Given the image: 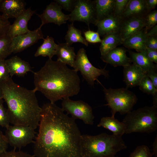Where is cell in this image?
<instances>
[{
	"label": "cell",
	"instance_id": "cell-15",
	"mask_svg": "<svg viewBox=\"0 0 157 157\" xmlns=\"http://www.w3.org/2000/svg\"><path fill=\"white\" fill-rule=\"evenodd\" d=\"M23 0H0V12L5 18L16 19L26 9Z\"/></svg>",
	"mask_w": 157,
	"mask_h": 157
},
{
	"label": "cell",
	"instance_id": "cell-43",
	"mask_svg": "<svg viewBox=\"0 0 157 157\" xmlns=\"http://www.w3.org/2000/svg\"><path fill=\"white\" fill-rule=\"evenodd\" d=\"M146 76L150 78L155 87L157 89V70L148 71L147 72Z\"/></svg>",
	"mask_w": 157,
	"mask_h": 157
},
{
	"label": "cell",
	"instance_id": "cell-49",
	"mask_svg": "<svg viewBox=\"0 0 157 157\" xmlns=\"http://www.w3.org/2000/svg\"><path fill=\"white\" fill-rule=\"evenodd\" d=\"M116 157L115 156H112V157Z\"/></svg>",
	"mask_w": 157,
	"mask_h": 157
},
{
	"label": "cell",
	"instance_id": "cell-36",
	"mask_svg": "<svg viewBox=\"0 0 157 157\" xmlns=\"http://www.w3.org/2000/svg\"><path fill=\"white\" fill-rule=\"evenodd\" d=\"M10 25L8 19L0 15V38L7 35Z\"/></svg>",
	"mask_w": 157,
	"mask_h": 157
},
{
	"label": "cell",
	"instance_id": "cell-19",
	"mask_svg": "<svg viewBox=\"0 0 157 157\" xmlns=\"http://www.w3.org/2000/svg\"><path fill=\"white\" fill-rule=\"evenodd\" d=\"M122 22L119 32L123 41L145 27L143 17H132Z\"/></svg>",
	"mask_w": 157,
	"mask_h": 157
},
{
	"label": "cell",
	"instance_id": "cell-20",
	"mask_svg": "<svg viewBox=\"0 0 157 157\" xmlns=\"http://www.w3.org/2000/svg\"><path fill=\"white\" fill-rule=\"evenodd\" d=\"M148 11L146 0H129L121 17L122 18L132 17H143V15Z\"/></svg>",
	"mask_w": 157,
	"mask_h": 157
},
{
	"label": "cell",
	"instance_id": "cell-27",
	"mask_svg": "<svg viewBox=\"0 0 157 157\" xmlns=\"http://www.w3.org/2000/svg\"><path fill=\"white\" fill-rule=\"evenodd\" d=\"M43 40V43L38 47L34 56L35 57L48 56L49 58L51 59L56 55L58 44L55 43L53 37L48 35Z\"/></svg>",
	"mask_w": 157,
	"mask_h": 157
},
{
	"label": "cell",
	"instance_id": "cell-28",
	"mask_svg": "<svg viewBox=\"0 0 157 157\" xmlns=\"http://www.w3.org/2000/svg\"><path fill=\"white\" fill-rule=\"evenodd\" d=\"M66 43L71 46L72 44L77 42L81 43L87 47V42L82 34L80 30L76 28L73 23L68 25V29L65 37Z\"/></svg>",
	"mask_w": 157,
	"mask_h": 157
},
{
	"label": "cell",
	"instance_id": "cell-39",
	"mask_svg": "<svg viewBox=\"0 0 157 157\" xmlns=\"http://www.w3.org/2000/svg\"><path fill=\"white\" fill-rule=\"evenodd\" d=\"M0 157H34L26 152L19 150L15 151V149L9 151H6L0 156Z\"/></svg>",
	"mask_w": 157,
	"mask_h": 157
},
{
	"label": "cell",
	"instance_id": "cell-25",
	"mask_svg": "<svg viewBox=\"0 0 157 157\" xmlns=\"http://www.w3.org/2000/svg\"><path fill=\"white\" fill-rule=\"evenodd\" d=\"M132 62L140 67L145 72L156 70L157 66L151 61L147 56L145 52L137 53L129 51Z\"/></svg>",
	"mask_w": 157,
	"mask_h": 157
},
{
	"label": "cell",
	"instance_id": "cell-31",
	"mask_svg": "<svg viewBox=\"0 0 157 157\" xmlns=\"http://www.w3.org/2000/svg\"><path fill=\"white\" fill-rule=\"evenodd\" d=\"M149 147L145 145L137 147L129 157H152Z\"/></svg>",
	"mask_w": 157,
	"mask_h": 157
},
{
	"label": "cell",
	"instance_id": "cell-26",
	"mask_svg": "<svg viewBox=\"0 0 157 157\" xmlns=\"http://www.w3.org/2000/svg\"><path fill=\"white\" fill-rule=\"evenodd\" d=\"M94 2L98 21L113 14L114 12L115 0H96Z\"/></svg>",
	"mask_w": 157,
	"mask_h": 157
},
{
	"label": "cell",
	"instance_id": "cell-29",
	"mask_svg": "<svg viewBox=\"0 0 157 157\" xmlns=\"http://www.w3.org/2000/svg\"><path fill=\"white\" fill-rule=\"evenodd\" d=\"M11 42L12 38L7 35L0 38V60H5L12 53Z\"/></svg>",
	"mask_w": 157,
	"mask_h": 157
},
{
	"label": "cell",
	"instance_id": "cell-45",
	"mask_svg": "<svg viewBox=\"0 0 157 157\" xmlns=\"http://www.w3.org/2000/svg\"><path fill=\"white\" fill-rule=\"evenodd\" d=\"M147 36L157 35V26L156 25L149 30L146 33Z\"/></svg>",
	"mask_w": 157,
	"mask_h": 157
},
{
	"label": "cell",
	"instance_id": "cell-47",
	"mask_svg": "<svg viewBox=\"0 0 157 157\" xmlns=\"http://www.w3.org/2000/svg\"><path fill=\"white\" fill-rule=\"evenodd\" d=\"M153 96V106L157 108V93Z\"/></svg>",
	"mask_w": 157,
	"mask_h": 157
},
{
	"label": "cell",
	"instance_id": "cell-2",
	"mask_svg": "<svg viewBox=\"0 0 157 157\" xmlns=\"http://www.w3.org/2000/svg\"><path fill=\"white\" fill-rule=\"evenodd\" d=\"M77 72L60 61L49 58L39 70L33 73L35 88L55 104L79 93L80 80Z\"/></svg>",
	"mask_w": 157,
	"mask_h": 157
},
{
	"label": "cell",
	"instance_id": "cell-4",
	"mask_svg": "<svg viewBox=\"0 0 157 157\" xmlns=\"http://www.w3.org/2000/svg\"><path fill=\"white\" fill-rule=\"evenodd\" d=\"M81 145L82 157H111L127 147L122 136L104 133L82 135Z\"/></svg>",
	"mask_w": 157,
	"mask_h": 157
},
{
	"label": "cell",
	"instance_id": "cell-10",
	"mask_svg": "<svg viewBox=\"0 0 157 157\" xmlns=\"http://www.w3.org/2000/svg\"><path fill=\"white\" fill-rule=\"evenodd\" d=\"M69 15L70 22H83L88 27L90 24L96 25L98 22L94 1L76 0L74 8Z\"/></svg>",
	"mask_w": 157,
	"mask_h": 157
},
{
	"label": "cell",
	"instance_id": "cell-33",
	"mask_svg": "<svg viewBox=\"0 0 157 157\" xmlns=\"http://www.w3.org/2000/svg\"><path fill=\"white\" fill-rule=\"evenodd\" d=\"M3 103V99L0 100V126L6 128L10 122L7 109L4 108Z\"/></svg>",
	"mask_w": 157,
	"mask_h": 157
},
{
	"label": "cell",
	"instance_id": "cell-17",
	"mask_svg": "<svg viewBox=\"0 0 157 157\" xmlns=\"http://www.w3.org/2000/svg\"><path fill=\"white\" fill-rule=\"evenodd\" d=\"M124 81L126 88L138 85L142 79L146 76L147 72L133 63L124 67Z\"/></svg>",
	"mask_w": 157,
	"mask_h": 157
},
{
	"label": "cell",
	"instance_id": "cell-37",
	"mask_svg": "<svg viewBox=\"0 0 157 157\" xmlns=\"http://www.w3.org/2000/svg\"><path fill=\"white\" fill-rule=\"evenodd\" d=\"M54 1L62 9L72 12L74 8L76 0H55Z\"/></svg>",
	"mask_w": 157,
	"mask_h": 157
},
{
	"label": "cell",
	"instance_id": "cell-21",
	"mask_svg": "<svg viewBox=\"0 0 157 157\" xmlns=\"http://www.w3.org/2000/svg\"><path fill=\"white\" fill-rule=\"evenodd\" d=\"M146 33L145 29H143L124 40L122 44L125 47L135 49L138 52H145L146 49Z\"/></svg>",
	"mask_w": 157,
	"mask_h": 157
},
{
	"label": "cell",
	"instance_id": "cell-32",
	"mask_svg": "<svg viewBox=\"0 0 157 157\" xmlns=\"http://www.w3.org/2000/svg\"><path fill=\"white\" fill-rule=\"evenodd\" d=\"M144 19L145 24V30L147 33L149 30L156 25L157 23V10L149 13Z\"/></svg>",
	"mask_w": 157,
	"mask_h": 157
},
{
	"label": "cell",
	"instance_id": "cell-40",
	"mask_svg": "<svg viewBox=\"0 0 157 157\" xmlns=\"http://www.w3.org/2000/svg\"><path fill=\"white\" fill-rule=\"evenodd\" d=\"M145 46L146 48L157 50V35L147 36Z\"/></svg>",
	"mask_w": 157,
	"mask_h": 157
},
{
	"label": "cell",
	"instance_id": "cell-41",
	"mask_svg": "<svg viewBox=\"0 0 157 157\" xmlns=\"http://www.w3.org/2000/svg\"><path fill=\"white\" fill-rule=\"evenodd\" d=\"M8 144L5 135L0 130V156L7 151Z\"/></svg>",
	"mask_w": 157,
	"mask_h": 157
},
{
	"label": "cell",
	"instance_id": "cell-11",
	"mask_svg": "<svg viewBox=\"0 0 157 157\" xmlns=\"http://www.w3.org/2000/svg\"><path fill=\"white\" fill-rule=\"evenodd\" d=\"M41 28L39 27L33 31L16 36L12 38L11 49L12 53L20 52L43 39Z\"/></svg>",
	"mask_w": 157,
	"mask_h": 157
},
{
	"label": "cell",
	"instance_id": "cell-3",
	"mask_svg": "<svg viewBox=\"0 0 157 157\" xmlns=\"http://www.w3.org/2000/svg\"><path fill=\"white\" fill-rule=\"evenodd\" d=\"M12 78L0 84L10 123L35 129L39 125L42 111L35 95L37 90L35 88L29 90L22 87Z\"/></svg>",
	"mask_w": 157,
	"mask_h": 157
},
{
	"label": "cell",
	"instance_id": "cell-1",
	"mask_svg": "<svg viewBox=\"0 0 157 157\" xmlns=\"http://www.w3.org/2000/svg\"><path fill=\"white\" fill-rule=\"evenodd\" d=\"M41 108L34 157H82V135L75 120L55 104L47 103Z\"/></svg>",
	"mask_w": 157,
	"mask_h": 157
},
{
	"label": "cell",
	"instance_id": "cell-42",
	"mask_svg": "<svg viewBox=\"0 0 157 157\" xmlns=\"http://www.w3.org/2000/svg\"><path fill=\"white\" fill-rule=\"evenodd\" d=\"M145 53L147 57L151 61L157 63V50L146 48Z\"/></svg>",
	"mask_w": 157,
	"mask_h": 157
},
{
	"label": "cell",
	"instance_id": "cell-5",
	"mask_svg": "<svg viewBox=\"0 0 157 157\" xmlns=\"http://www.w3.org/2000/svg\"><path fill=\"white\" fill-rule=\"evenodd\" d=\"M153 106H145L127 113L122 122L125 133H151L157 129V109Z\"/></svg>",
	"mask_w": 157,
	"mask_h": 157
},
{
	"label": "cell",
	"instance_id": "cell-35",
	"mask_svg": "<svg viewBox=\"0 0 157 157\" xmlns=\"http://www.w3.org/2000/svg\"><path fill=\"white\" fill-rule=\"evenodd\" d=\"M129 0H115L114 14L121 17Z\"/></svg>",
	"mask_w": 157,
	"mask_h": 157
},
{
	"label": "cell",
	"instance_id": "cell-13",
	"mask_svg": "<svg viewBox=\"0 0 157 157\" xmlns=\"http://www.w3.org/2000/svg\"><path fill=\"white\" fill-rule=\"evenodd\" d=\"M122 18L113 13L98 21L96 25L100 36L104 37L109 34L119 33L122 22Z\"/></svg>",
	"mask_w": 157,
	"mask_h": 157
},
{
	"label": "cell",
	"instance_id": "cell-23",
	"mask_svg": "<svg viewBox=\"0 0 157 157\" xmlns=\"http://www.w3.org/2000/svg\"><path fill=\"white\" fill-rule=\"evenodd\" d=\"M98 127H102L117 136H122L125 133V127L123 122H119L115 117H102L99 124Z\"/></svg>",
	"mask_w": 157,
	"mask_h": 157
},
{
	"label": "cell",
	"instance_id": "cell-46",
	"mask_svg": "<svg viewBox=\"0 0 157 157\" xmlns=\"http://www.w3.org/2000/svg\"><path fill=\"white\" fill-rule=\"evenodd\" d=\"M153 155H154L155 157H157V137H156L153 144Z\"/></svg>",
	"mask_w": 157,
	"mask_h": 157
},
{
	"label": "cell",
	"instance_id": "cell-34",
	"mask_svg": "<svg viewBox=\"0 0 157 157\" xmlns=\"http://www.w3.org/2000/svg\"><path fill=\"white\" fill-rule=\"evenodd\" d=\"M83 34L85 40L88 43H101V41L102 40L97 32H95L89 29L84 32Z\"/></svg>",
	"mask_w": 157,
	"mask_h": 157
},
{
	"label": "cell",
	"instance_id": "cell-16",
	"mask_svg": "<svg viewBox=\"0 0 157 157\" xmlns=\"http://www.w3.org/2000/svg\"><path fill=\"white\" fill-rule=\"evenodd\" d=\"M102 61L114 67H124L130 65L132 62L130 58L126 55V50L123 47H116L106 55L101 56Z\"/></svg>",
	"mask_w": 157,
	"mask_h": 157
},
{
	"label": "cell",
	"instance_id": "cell-44",
	"mask_svg": "<svg viewBox=\"0 0 157 157\" xmlns=\"http://www.w3.org/2000/svg\"><path fill=\"white\" fill-rule=\"evenodd\" d=\"M147 8L148 11L154 9L157 5V0H146Z\"/></svg>",
	"mask_w": 157,
	"mask_h": 157
},
{
	"label": "cell",
	"instance_id": "cell-9",
	"mask_svg": "<svg viewBox=\"0 0 157 157\" xmlns=\"http://www.w3.org/2000/svg\"><path fill=\"white\" fill-rule=\"evenodd\" d=\"M62 108L69 114L75 120H82L87 124L92 125L94 116L91 107L88 104L81 100L74 101L69 98L63 99Z\"/></svg>",
	"mask_w": 157,
	"mask_h": 157
},
{
	"label": "cell",
	"instance_id": "cell-48",
	"mask_svg": "<svg viewBox=\"0 0 157 157\" xmlns=\"http://www.w3.org/2000/svg\"><path fill=\"white\" fill-rule=\"evenodd\" d=\"M3 94L1 88L0 86V100L3 99Z\"/></svg>",
	"mask_w": 157,
	"mask_h": 157
},
{
	"label": "cell",
	"instance_id": "cell-6",
	"mask_svg": "<svg viewBox=\"0 0 157 157\" xmlns=\"http://www.w3.org/2000/svg\"><path fill=\"white\" fill-rule=\"evenodd\" d=\"M103 91L107 102L105 105L110 108L112 117H115L117 112L124 115L131 111L138 100L135 94L126 88L106 89L104 88Z\"/></svg>",
	"mask_w": 157,
	"mask_h": 157
},
{
	"label": "cell",
	"instance_id": "cell-30",
	"mask_svg": "<svg viewBox=\"0 0 157 157\" xmlns=\"http://www.w3.org/2000/svg\"><path fill=\"white\" fill-rule=\"evenodd\" d=\"M138 86L140 89L144 93L153 96L157 93V89L147 76L142 79Z\"/></svg>",
	"mask_w": 157,
	"mask_h": 157
},
{
	"label": "cell",
	"instance_id": "cell-38",
	"mask_svg": "<svg viewBox=\"0 0 157 157\" xmlns=\"http://www.w3.org/2000/svg\"><path fill=\"white\" fill-rule=\"evenodd\" d=\"M5 60H0V84L10 77Z\"/></svg>",
	"mask_w": 157,
	"mask_h": 157
},
{
	"label": "cell",
	"instance_id": "cell-12",
	"mask_svg": "<svg viewBox=\"0 0 157 157\" xmlns=\"http://www.w3.org/2000/svg\"><path fill=\"white\" fill-rule=\"evenodd\" d=\"M62 8L55 2H52L47 6L41 14H37L41 19L42 24L40 28L49 23H54L60 26L69 20V15H66L62 11Z\"/></svg>",
	"mask_w": 157,
	"mask_h": 157
},
{
	"label": "cell",
	"instance_id": "cell-22",
	"mask_svg": "<svg viewBox=\"0 0 157 157\" xmlns=\"http://www.w3.org/2000/svg\"><path fill=\"white\" fill-rule=\"evenodd\" d=\"M57 60L73 67L76 54L73 47L66 43L58 44L56 55Z\"/></svg>",
	"mask_w": 157,
	"mask_h": 157
},
{
	"label": "cell",
	"instance_id": "cell-7",
	"mask_svg": "<svg viewBox=\"0 0 157 157\" xmlns=\"http://www.w3.org/2000/svg\"><path fill=\"white\" fill-rule=\"evenodd\" d=\"M73 67L80 72L84 79L91 85H94V81L100 76H109V71L105 68L100 69L92 65L89 60L86 50L83 48L78 51Z\"/></svg>",
	"mask_w": 157,
	"mask_h": 157
},
{
	"label": "cell",
	"instance_id": "cell-14",
	"mask_svg": "<svg viewBox=\"0 0 157 157\" xmlns=\"http://www.w3.org/2000/svg\"><path fill=\"white\" fill-rule=\"evenodd\" d=\"M35 11L32 10L30 8L26 9L11 24L7 35L12 38L30 31L28 27V22Z\"/></svg>",
	"mask_w": 157,
	"mask_h": 157
},
{
	"label": "cell",
	"instance_id": "cell-24",
	"mask_svg": "<svg viewBox=\"0 0 157 157\" xmlns=\"http://www.w3.org/2000/svg\"><path fill=\"white\" fill-rule=\"evenodd\" d=\"M123 40L119 33H113L103 37L99 47L101 56L104 55L122 43Z\"/></svg>",
	"mask_w": 157,
	"mask_h": 157
},
{
	"label": "cell",
	"instance_id": "cell-18",
	"mask_svg": "<svg viewBox=\"0 0 157 157\" xmlns=\"http://www.w3.org/2000/svg\"><path fill=\"white\" fill-rule=\"evenodd\" d=\"M5 62L11 78L14 75L19 77L24 76L29 72L34 73L28 62L17 56L5 60Z\"/></svg>",
	"mask_w": 157,
	"mask_h": 157
},
{
	"label": "cell",
	"instance_id": "cell-8",
	"mask_svg": "<svg viewBox=\"0 0 157 157\" xmlns=\"http://www.w3.org/2000/svg\"><path fill=\"white\" fill-rule=\"evenodd\" d=\"M35 130L28 126L9 125L6 128L5 135L8 144L14 149H20L33 142L36 133Z\"/></svg>",
	"mask_w": 157,
	"mask_h": 157
}]
</instances>
